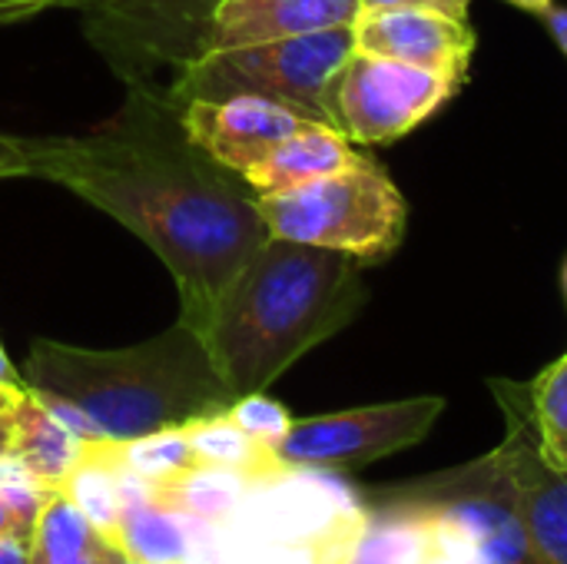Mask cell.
<instances>
[{
  "mask_svg": "<svg viewBox=\"0 0 567 564\" xmlns=\"http://www.w3.org/2000/svg\"><path fill=\"white\" fill-rule=\"evenodd\" d=\"M37 176L146 243L176 283L179 319L196 332L269 239L259 196L189 140L166 83L126 86L120 110L83 136H40Z\"/></svg>",
  "mask_w": 567,
  "mask_h": 564,
  "instance_id": "1",
  "label": "cell"
},
{
  "mask_svg": "<svg viewBox=\"0 0 567 564\" xmlns=\"http://www.w3.org/2000/svg\"><path fill=\"white\" fill-rule=\"evenodd\" d=\"M365 302L362 263L269 236L229 283L199 339L233 399L266 392Z\"/></svg>",
  "mask_w": 567,
  "mask_h": 564,
  "instance_id": "2",
  "label": "cell"
},
{
  "mask_svg": "<svg viewBox=\"0 0 567 564\" xmlns=\"http://www.w3.org/2000/svg\"><path fill=\"white\" fill-rule=\"evenodd\" d=\"M20 376L30 392L66 402L110 442L173 429L233 402L206 342L183 319L126 349L37 339Z\"/></svg>",
  "mask_w": 567,
  "mask_h": 564,
  "instance_id": "3",
  "label": "cell"
},
{
  "mask_svg": "<svg viewBox=\"0 0 567 564\" xmlns=\"http://www.w3.org/2000/svg\"><path fill=\"white\" fill-rule=\"evenodd\" d=\"M365 525V499L339 475L282 465L252 475L216 522H196L193 564H355Z\"/></svg>",
  "mask_w": 567,
  "mask_h": 564,
  "instance_id": "4",
  "label": "cell"
},
{
  "mask_svg": "<svg viewBox=\"0 0 567 564\" xmlns=\"http://www.w3.org/2000/svg\"><path fill=\"white\" fill-rule=\"evenodd\" d=\"M352 50V23L229 50H206L169 76L166 93L176 103L256 93L336 126V80Z\"/></svg>",
  "mask_w": 567,
  "mask_h": 564,
  "instance_id": "5",
  "label": "cell"
},
{
  "mask_svg": "<svg viewBox=\"0 0 567 564\" xmlns=\"http://www.w3.org/2000/svg\"><path fill=\"white\" fill-rule=\"evenodd\" d=\"M259 213L269 236L346 253L359 263L389 259L409 226V206L392 176L369 156H355L322 180L262 193Z\"/></svg>",
  "mask_w": 567,
  "mask_h": 564,
  "instance_id": "6",
  "label": "cell"
},
{
  "mask_svg": "<svg viewBox=\"0 0 567 564\" xmlns=\"http://www.w3.org/2000/svg\"><path fill=\"white\" fill-rule=\"evenodd\" d=\"M223 0H83V37L123 86L159 83L209 47Z\"/></svg>",
  "mask_w": 567,
  "mask_h": 564,
  "instance_id": "7",
  "label": "cell"
},
{
  "mask_svg": "<svg viewBox=\"0 0 567 564\" xmlns=\"http://www.w3.org/2000/svg\"><path fill=\"white\" fill-rule=\"evenodd\" d=\"M442 412L445 399L419 396L312 419H292L286 439L276 445V455L292 469H316L332 475L355 472L385 455L419 445Z\"/></svg>",
  "mask_w": 567,
  "mask_h": 564,
  "instance_id": "8",
  "label": "cell"
},
{
  "mask_svg": "<svg viewBox=\"0 0 567 564\" xmlns=\"http://www.w3.org/2000/svg\"><path fill=\"white\" fill-rule=\"evenodd\" d=\"M462 83L432 70L352 50L336 80V130L349 143H395L439 113Z\"/></svg>",
  "mask_w": 567,
  "mask_h": 564,
  "instance_id": "9",
  "label": "cell"
},
{
  "mask_svg": "<svg viewBox=\"0 0 567 564\" xmlns=\"http://www.w3.org/2000/svg\"><path fill=\"white\" fill-rule=\"evenodd\" d=\"M399 489L439 505L458 525L478 564H555L522 519L498 449L468 465L402 482Z\"/></svg>",
  "mask_w": 567,
  "mask_h": 564,
  "instance_id": "10",
  "label": "cell"
},
{
  "mask_svg": "<svg viewBox=\"0 0 567 564\" xmlns=\"http://www.w3.org/2000/svg\"><path fill=\"white\" fill-rule=\"evenodd\" d=\"M488 389L495 392L505 416V439L498 445V455L512 479L522 519L532 529L542 552L555 564H567V472L551 469L538 449L528 386L492 379Z\"/></svg>",
  "mask_w": 567,
  "mask_h": 564,
  "instance_id": "11",
  "label": "cell"
},
{
  "mask_svg": "<svg viewBox=\"0 0 567 564\" xmlns=\"http://www.w3.org/2000/svg\"><path fill=\"white\" fill-rule=\"evenodd\" d=\"M355 50L392 57L465 86L468 63L475 53V30L435 7L395 3V7H359L352 20Z\"/></svg>",
  "mask_w": 567,
  "mask_h": 564,
  "instance_id": "12",
  "label": "cell"
},
{
  "mask_svg": "<svg viewBox=\"0 0 567 564\" xmlns=\"http://www.w3.org/2000/svg\"><path fill=\"white\" fill-rule=\"evenodd\" d=\"M369 505V525L355 564H478L458 525L432 502L379 489Z\"/></svg>",
  "mask_w": 567,
  "mask_h": 564,
  "instance_id": "13",
  "label": "cell"
},
{
  "mask_svg": "<svg viewBox=\"0 0 567 564\" xmlns=\"http://www.w3.org/2000/svg\"><path fill=\"white\" fill-rule=\"evenodd\" d=\"M179 106L189 140L239 176H246L279 140L309 123V116L296 113L292 106L256 93L189 100Z\"/></svg>",
  "mask_w": 567,
  "mask_h": 564,
  "instance_id": "14",
  "label": "cell"
},
{
  "mask_svg": "<svg viewBox=\"0 0 567 564\" xmlns=\"http://www.w3.org/2000/svg\"><path fill=\"white\" fill-rule=\"evenodd\" d=\"M355 13L359 0H223L213 17L206 50H229L329 27H349Z\"/></svg>",
  "mask_w": 567,
  "mask_h": 564,
  "instance_id": "15",
  "label": "cell"
},
{
  "mask_svg": "<svg viewBox=\"0 0 567 564\" xmlns=\"http://www.w3.org/2000/svg\"><path fill=\"white\" fill-rule=\"evenodd\" d=\"M359 153L352 143L329 123L309 120L286 140H279L243 180L256 196L262 193H282L312 180H322L329 173H339L349 166Z\"/></svg>",
  "mask_w": 567,
  "mask_h": 564,
  "instance_id": "16",
  "label": "cell"
},
{
  "mask_svg": "<svg viewBox=\"0 0 567 564\" xmlns=\"http://www.w3.org/2000/svg\"><path fill=\"white\" fill-rule=\"evenodd\" d=\"M13 445L10 455L20 459L50 492H60L66 479L83 462L86 442L66 429L30 389L13 402Z\"/></svg>",
  "mask_w": 567,
  "mask_h": 564,
  "instance_id": "17",
  "label": "cell"
},
{
  "mask_svg": "<svg viewBox=\"0 0 567 564\" xmlns=\"http://www.w3.org/2000/svg\"><path fill=\"white\" fill-rule=\"evenodd\" d=\"M116 558L120 552L63 492L43 502L30 539V564H113Z\"/></svg>",
  "mask_w": 567,
  "mask_h": 564,
  "instance_id": "18",
  "label": "cell"
},
{
  "mask_svg": "<svg viewBox=\"0 0 567 564\" xmlns=\"http://www.w3.org/2000/svg\"><path fill=\"white\" fill-rule=\"evenodd\" d=\"M183 435L189 439L193 452L199 455L203 465L229 469V472H246V475H266L282 469L286 462L276 455V449L256 442L249 432H243L229 412H209L199 419H189L179 425Z\"/></svg>",
  "mask_w": 567,
  "mask_h": 564,
  "instance_id": "19",
  "label": "cell"
},
{
  "mask_svg": "<svg viewBox=\"0 0 567 564\" xmlns=\"http://www.w3.org/2000/svg\"><path fill=\"white\" fill-rule=\"evenodd\" d=\"M113 455L130 475H136L150 485H169L203 465L179 425L159 429V432L140 435V439L113 442Z\"/></svg>",
  "mask_w": 567,
  "mask_h": 564,
  "instance_id": "20",
  "label": "cell"
},
{
  "mask_svg": "<svg viewBox=\"0 0 567 564\" xmlns=\"http://www.w3.org/2000/svg\"><path fill=\"white\" fill-rule=\"evenodd\" d=\"M528 406L545 462L567 472V356L538 372L528 386Z\"/></svg>",
  "mask_w": 567,
  "mask_h": 564,
  "instance_id": "21",
  "label": "cell"
},
{
  "mask_svg": "<svg viewBox=\"0 0 567 564\" xmlns=\"http://www.w3.org/2000/svg\"><path fill=\"white\" fill-rule=\"evenodd\" d=\"M226 412H229V419H233L243 432H249L256 442H262V445H269V449H276V445L286 439L289 425H292L289 409L279 406L276 399H269L266 392L239 396V399L229 402Z\"/></svg>",
  "mask_w": 567,
  "mask_h": 564,
  "instance_id": "22",
  "label": "cell"
},
{
  "mask_svg": "<svg viewBox=\"0 0 567 564\" xmlns=\"http://www.w3.org/2000/svg\"><path fill=\"white\" fill-rule=\"evenodd\" d=\"M37 163H40V136L0 133V180L37 176Z\"/></svg>",
  "mask_w": 567,
  "mask_h": 564,
  "instance_id": "23",
  "label": "cell"
},
{
  "mask_svg": "<svg viewBox=\"0 0 567 564\" xmlns=\"http://www.w3.org/2000/svg\"><path fill=\"white\" fill-rule=\"evenodd\" d=\"M83 0H0V27L20 23V20H33L40 13L50 10H63V7H80Z\"/></svg>",
  "mask_w": 567,
  "mask_h": 564,
  "instance_id": "24",
  "label": "cell"
},
{
  "mask_svg": "<svg viewBox=\"0 0 567 564\" xmlns=\"http://www.w3.org/2000/svg\"><path fill=\"white\" fill-rule=\"evenodd\" d=\"M33 529L37 522L27 519L3 492H0V539H20V542H30L33 539Z\"/></svg>",
  "mask_w": 567,
  "mask_h": 564,
  "instance_id": "25",
  "label": "cell"
},
{
  "mask_svg": "<svg viewBox=\"0 0 567 564\" xmlns=\"http://www.w3.org/2000/svg\"><path fill=\"white\" fill-rule=\"evenodd\" d=\"M23 389H27V382H23L20 369L10 362V356H7V349H3V342H0V392H3V396H20Z\"/></svg>",
  "mask_w": 567,
  "mask_h": 564,
  "instance_id": "26",
  "label": "cell"
},
{
  "mask_svg": "<svg viewBox=\"0 0 567 564\" xmlns=\"http://www.w3.org/2000/svg\"><path fill=\"white\" fill-rule=\"evenodd\" d=\"M395 3H415V7H435V10H445L458 20H468V10L455 7L452 0H359V7H395Z\"/></svg>",
  "mask_w": 567,
  "mask_h": 564,
  "instance_id": "27",
  "label": "cell"
},
{
  "mask_svg": "<svg viewBox=\"0 0 567 564\" xmlns=\"http://www.w3.org/2000/svg\"><path fill=\"white\" fill-rule=\"evenodd\" d=\"M542 20H545V27L551 30V37L558 40V47L565 50L567 57V7H558V3H551L545 13H538Z\"/></svg>",
  "mask_w": 567,
  "mask_h": 564,
  "instance_id": "28",
  "label": "cell"
},
{
  "mask_svg": "<svg viewBox=\"0 0 567 564\" xmlns=\"http://www.w3.org/2000/svg\"><path fill=\"white\" fill-rule=\"evenodd\" d=\"M0 564H30V542L0 539Z\"/></svg>",
  "mask_w": 567,
  "mask_h": 564,
  "instance_id": "29",
  "label": "cell"
},
{
  "mask_svg": "<svg viewBox=\"0 0 567 564\" xmlns=\"http://www.w3.org/2000/svg\"><path fill=\"white\" fill-rule=\"evenodd\" d=\"M13 445V419L10 409H0V455H7Z\"/></svg>",
  "mask_w": 567,
  "mask_h": 564,
  "instance_id": "30",
  "label": "cell"
},
{
  "mask_svg": "<svg viewBox=\"0 0 567 564\" xmlns=\"http://www.w3.org/2000/svg\"><path fill=\"white\" fill-rule=\"evenodd\" d=\"M512 7H522V10H532V13H545L555 0H505Z\"/></svg>",
  "mask_w": 567,
  "mask_h": 564,
  "instance_id": "31",
  "label": "cell"
},
{
  "mask_svg": "<svg viewBox=\"0 0 567 564\" xmlns=\"http://www.w3.org/2000/svg\"><path fill=\"white\" fill-rule=\"evenodd\" d=\"M23 392H27V389H23ZM23 392H20V396H23ZM20 396H3V392H0V409H13V402H17Z\"/></svg>",
  "mask_w": 567,
  "mask_h": 564,
  "instance_id": "32",
  "label": "cell"
},
{
  "mask_svg": "<svg viewBox=\"0 0 567 564\" xmlns=\"http://www.w3.org/2000/svg\"><path fill=\"white\" fill-rule=\"evenodd\" d=\"M452 3H455V7H462V10H468V7H472V0H452Z\"/></svg>",
  "mask_w": 567,
  "mask_h": 564,
  "instance_id": "33",
  "label": "cell"
},
{
  "mask_svg": "<svg viewBox=\"0 0 567 564\" xmlns=\"http://www.w3.org/2000/svg\"><path fill=\"white\" fill-rule=\"evenodd\" d=\"M113 564H140V562H133V558H126V555H120V558H116V562Z\"/></svg>",
  "mask_w": 567,
  "mask_h": 564,
  "instance_id": "34",
  "label": "cell"
},
{
  "mask_svg": "<svg viewBox=\"0 0 567 564\" xmlns=\"http://www.w3.org/2000/svg\"><path fill=\"white\" fill-rule=\"evenodd\" d=\"M561 283H565V296H567V259H565V269H561Z\"/></svg>",
  "mask_w": 567,
  "mask_h": 564,
  "instance_id": "35",
  "label": "cell"
}]
</instances>
